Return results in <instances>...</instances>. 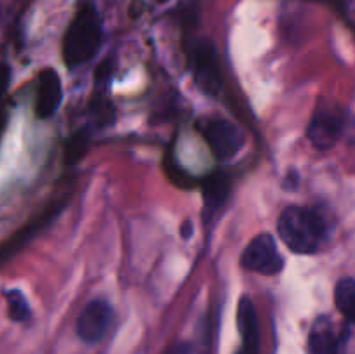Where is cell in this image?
Masks as SVG:
<instances>
[{"instance_id": "6da1fadb", "label": "cell", "mask_w": 355, "mask_h": 354, "mask_svg": "<svg viewBox=\"0 0 355 354\" xmlns=\"http://www.w3.org/2000/svg\"><path fill=\"white\" fill-rule=\"evenodd\" d=\"M326 221L318 210L300 205H290L277 221V233L284 245L295 253H315L326 238Z\"/></svg>"}, {"instance_id": "7a4b0ae2", "label": "cell", "mask_w": 355, "mask_h": 354, "mask_svg": "<svg viewBox=\"0 0 355 354\" xmlns=\"http://www.w3.org/2000/svg\"><path fill=\"white\" fill-rule=\"evenodd\" d=\"M103 38V21L92 3H83L68 24L62 40V59L69 68L90 61Z\"/></svg>"}, {"instance_id": "3957f363", "label": "cell", "mask_w": 355, "mask_h": 354, "mask_svg": "<svg viewBox=\"0 0 355 354\" xmlns=\"http://www.w3.org/2000/svg\"><path fill=\"white\" fill-rule=\"evenodd\" d=\"M198 130L218 160H229L238 155L245 144V134L234 121L222 117H205L198 121Z\"/></svg>"}, {"instance_id": "277c9868", "label": "cell", "mask_w": 355, "mask_h": 354, "mask_svg": "<svg viewBox=\"0 0 355 354\" xmlns=\"http://www.w3.org/2000/svg\"><path fill=\"white\" fill-rule=\"evenodd\" d=\"M191 68H193L194 83L201 92L215 96L222 89L220 59L217 47L208 38H201L193 45L191 51Z\"/></svg>"}, {"instance_id": "5b68a950", "label": "cell", "mask_w": 355, "mask_h": 354, "mask_svg": "<svg viewBox=\"0 0 355 354\" xmlns=\"http://www.w3.org/2000/svg\"><path fill=\"white\" fill-rule=\"evenodd\" d=\"M241 266L252 273L272 276L283 271L284 259L279 253L276 239L269 233H260L246 245L241 255Z\"/></svg>"}, {"instance_id": "8992f818", "label": "cell", "mask_w": 355, "mask_h": 354, "mask_svg": "<svg viewBox=\"0 0 355 354\" xmlns=\"http://www.w3.org/2000/svg\"><path fill=\"white\" fill-rule=\"evenodd\" d=\"M345 115L336 106H319L307 127V137L318 149H331L342 137Z\"/></svg>"}, {"instance_id": "52a82bcc", "label": "cell", "mask_w": 355, "mask_h": 354, "mask_svg": "<svg viewBox=\"0 0 355 354\" xmlns=\"http://www.w3.org/2000/svg\"><path fill=\"white\" fill-rule=\"evenodd\" d=\"M113 321V309L103 298H94L76 319V333L87 344H96L106 335Z\"/></svg>"}, {"instance_id": "ba28073f", "label": "cell", "mask_w": 355, "mask_h": 354, "mask_svg": "<svg viewBox=\"0 0 355 354\" xmlns=\"http://www.w3.org/2000/svg\"><path fill=\"white\" fill-rule=\"evenodd\" d=\"M62 101L61 76L54 68H44L38 73L37 96H35V113L42 120H47L58 111Z\"/></svg>"}, {"instance_id": "9c48e42d", "label": "cell", "mask_w": 355, "mask_h": 354, "mask_svg": "<svg viewBox=\"0 0 355 354\" xmlns=\"http://www.w3.org/2000/svg\"><path fill=\"white\" fill-rule=\"evenodd\" d=\"M309 353L311 354H340V340L333 328L331 319L321 316L314 321L309 335Z\"/></svg>"}, {"instance_id": "30bf717a", "label": "cell", "mask_w": 355, "mask_h": 354, "mask_svg": "<svg viewBox=\"0 0 355 354\" xmlns=\"http://www.w3.org/2000/svg\"><path fill=\"white\" fill-rule=\"evenodd\" d=\"M238 328L241 333L243 346L250 349H259L260 333H259V319H257L255 305L252 298L241 297L238 304Z\"/></svg>"}, {"instance_id": "8fae6325", "label": "cell", "mask_w": 355, "mask_h": 354, "mask_svg": "<svg viewBox=\"0 0 355 354\" xmlns=\"http://www.w3.org/2000/svg\"><path fill=\"white\" fill-rule=\"evenodd\" d=\"M201 189H203L205 208H207L208 214L211 215L225 203V200H227L229 191H231V183H229L225 174L215 172L201 180Z\"/></svg>"}, {"instance_id": "7c38bea8", "label": "cell", "mask_w": 355, "mask_h": 354, "mask_svg": "<svg viewBox=\"0 0 355 354\" xmlns=\"http://www.w3.org/2000/svg\"><path fill=\"white\" fill-rule=\"evenodd\" d=\"M335 304L336 309L355 325V280L354 278H343L338 281L335 288Z\"/></svg>"}, {"instance_id": "4fadbf2b", "label": "cell", "mask_w": 355, "mask_h": 354, "mask_svg": "<svg viewBox=\"0 0 355 354\" xmlns=\"http://www.w3.org/2000/svg\"><path fill=\"white\" fill-rule=\"evenodd\" d=\"M3 297L7 301V314L12 321L24 323L31 318V307L23 292L17 288H10V290L3 292Z\"/></svg>"}, {"instance_id": "5bb4252c", "label": "cell", "mask_w": 355, "mask_h": 354, "mask_svg": "<svg viewBox=\"0 0 355 354\" xmlns=\"http://www.w3.org/2000/svg\"><path fill=\"white\" fill-rule=\"evenodd\" d=\"M87 139H89V135L82 134V132L76 135H73V137L69 139V142L66 144V156H64L66 162L73 163V162H76L80 156H82L83 149L87 148Z\"/></svg>"}, {"instance_id": "9a60e30c", "label": "cell", "mask_w": 355, "mask_h": 354, "mask_svg": "<svg viewBox=\"0 0 355 354\" xmlns=\"http://www.w3.org/2000/svg\"><path fill=\"white\" fill-rule=\"evenodd\" d=\"M92 113L96 115V121L101 125L111 124L113 120V104L106 97H97L96 104H92Z\"/></svg>"}, {"instance_id": "2e32d148", "label": "cell", "mask_w": 355, "mask_h": 354, "mask_svg": "<svg viewBox=\"0 0 355 354\" xmlns=\"http://www.w3.org/2000/svg\"><path fill=\"white\" fill-rule=\"evenodd\" d=\"M10 80H12V69H10V66L7 62H0V99L9 90Z\"/></svg>"}, {"instance_id": "e0dca14e", "label": "cell", "mask_w": 355, "mask_h": 354, "mask_svg": "<svg viewBox=\"0 0 355 354\" xmlns=\"http://www.w3.org/2000/svg\"><path fill=\"white\" fill-rule=\"evenodd\" d=\"M165 354H193V347L187 342H179L173 344L170 349H166Z\"/></svg>"}, {"instance_id": "ac0fdd59", "label": "cell", "mask_w": 355, "mask_h": 354, "mask_svg": "<svg viewBox=\"0 0 355 354\" xmlns=\"http://www.w3.org/2000/svg\"><path fill=\"white\" fill-rule=\"evenodd\" d=\"M193 222L191 221H184L182 226H180V233H182V238L187 239L191 238V235H193Z\"/></svg>"}, {"instance_id": "d6986e66", "label": "cell", "mask_w": 355, "mask_h": 354, "mask_svg": "<svg viewBox=\"0 0 355 354\" xmlns=\"http://www.w3.org/2000/svg\"><path fill=\"white\" fill-rule=\"evenodd\" d=\"M236 354H259V349H250V347L241 346V349H239Z\"/></svg>"}, {"instance_id": "ffe728a7", "label": "cell", "mask_w": 355, "mask_h": 354, "mask_svg": "<svg viewBox=\"0 0 355 354\" xmlns=\"http://www.w3.org/2000/svg\"><path fill=\"white\" fill-rule=\"evenodd\" d=\"M158 2H162V3H163V2H168V0H158Z\"/></svg>"}]
</instances>
